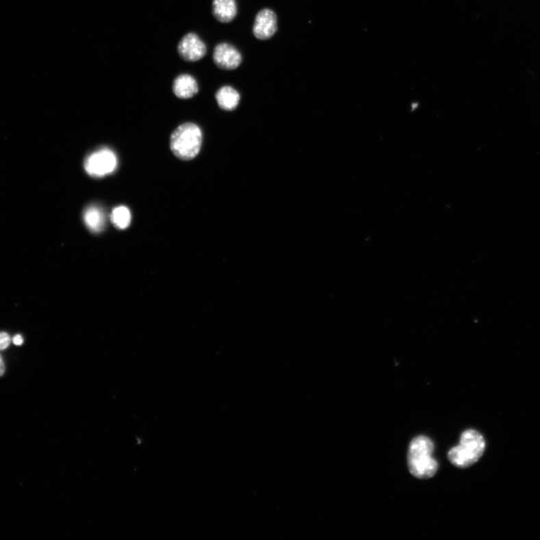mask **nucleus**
I'll return each instance as SVG.
<instances>
[{
  "mask_svg": "<svg viewBox=\"0 0 540 540\" xmlns=\"http://www.w3.org/2000/svg\"><path fill=\"white\" fill-rule=\"evenodd\" d=\"M434 450V443L426 436H417L411 441L408 465L411 474L416 478L427 480L436 474L438 463L433 458Z\"/></svg>",
  "mask_w": 540,
  "mask_h": 540,
  "instance_id": "1",
  "label": "nucleus"
},
{
  "mask_svg": "<svg viewBox=\"0 0 540 540\" xmlns=\"http://www.w3.org/2000/svg\"><path fill=\"white\" fill-rule=\"evenodd\" d=\"M486 441L479 432L467 429L461 434L457 447L450 450L448 457L450 463L459 468H467L474 465L486 450Z\"/></svg>",
  "mask_w": 540,
  "mask_h": 540,
  "instance_id": "2",
  "label": "nucleus"
},
{
  "mask_svg": "<svg viewBox=\"0 0 540 540\" xmlns=\"http://www.w3.org/2000/svg\"><path fill=\"white\" fill-rule=\"evenodd\" d=\"M202 131L196 124L187 123L179 126L170 137V149L179 159L190 161L201 151Z\"/></svg>",
  "mask_w": 540,
  "mask_h": 540,
  "instance_id": "3",
  "label": "nucleus"
},
{
  "mask_svg": "<svg viewBox=\"0 0 540 540\" xmlns=\"http://www.w3.org/2000/svg\"><path fill=\"white\" fill-rule=\"evenodd\" d=\"M116 167V156L112 151L107 148L94 152L84 162V168L87 173L97 178L112 174Z\"/></svg>",
  "mask_w": 540,
  "mask_h": 540,
  "instance_id": "4",
  "label": "nucleus"
},
{
  "mask_svg": "<svg viewBox=\"0 0 540 540\" xmlns=\"http://www.w3.org/2000/svg\"><path fill=\"white\" fill-rule=\"evenodd\" d=\"M178 53L184 60L195 62L205 57L207 47L201 38L194 33L188 34L178 44Z\"/></svg>",
  "mask_w": 540,
  "mask_h": 540,
  "instance_id": "5",
  "label": "nucleus"
},
{
  "mask_svg": "<svg viewBox=\"0 0 540 540\" xmlns=\"http://www.w3.org/2000/svg\"><path fill=\"white\" fill-rule=\"evenodd\" d=\"M242 60L240 52L229 43H220L215 48L214 61L219 68L231 71L240 66Z\"/></svg>",
  "mask_w": 540,
  "mask_h": 540,
  "instance_id": "6",
  "label": "nucleus"
},
{
  "mask_svg": "<svg viewBox=\"0 0 540 540\" xmlns=\"http://www.w3.org/2000/svg\"><path fill=\"white\" fill-rule=\"evenodd\" d=\"M277 31V14L270 9H263L256 15L253 34L260 40H268Z\"/></svg>",
  "mask_w": 540,
  "mask_h": 540,
  "instance_id": "7",
  "label": "nucleus"
},
{
  "mask_svg": "<svg viewBox=\"0 0 540 540\" xmlns=\"http://www.w3.org/2000/svg\"><path fill=\"white\" fill-rule=\"evenodd\" d=\"M173 90L177 97L181 99H189L198 92V84L192 75H181L176 78Z\"/></svg>",
  "mask_w": 540,
  "mask_h": 540,
  "instance_id": "8",
  "label": "nucleus"
},
{
  "mask_svg": "<svg viewBox=\"0 0 540 540\" xmlns=\"http://www.w3.org/2000/svg\"><path fill=\"white\" fill-rule=\"evenodd\" d=\"M213 14L219 22L223 23L231 22L237 14L236 0H214Z\"/></svg>",
  "mask_w": 540,
  "mask_h": 540,
  "instance_id": "9",
  "label": "nucleus"
},
{
  "mask_svg": "<svg viewBox=\"0 0 540 540\" xmlns=\"http://www.w3.org/2000/svg\"><path fill=\"white\" fill-rule=\"evenodd\" d=\"M216 99L220 108L231 112L238 106L240 95L237 90L231 86H224L216 92Z\"/></svg>",
  "mask_w": 540,
  "mask_h": 540,
  "instance_id": "10",
  "label": "nucleus"
},
{
  "mask_svg": "<svg viewBox=\"0 0 540 540\" xmlns=\"http://www.w3.org/2000/svg\"><path fill=\"white\" fill-rule=\"evenodd\" d=\"M84 222L92 232H100L104 229L105 217L103 209L97 206H90L83 214Z\"/></svg>",
  "mask_w": 540,
  "mask_h": 540,
  "instance_id": "11",
  "label": "nucleus"
},
{
  "mask_svg": "<svg viewBox=\"0 0 540 540\" xmlns=\"http://www.w3.org/2000/svg\"><path fill=\"white\" fill-rule=\"evenodd\" d=\"M111 219L116 228L126 229L128 228L131 221L130 211L127 207L124 206L116 207L112 211Z\"/></svg>",
  "mask_w": 540,
  "mask_h": 540,
  "instance_id": "12",
  "label": "nucleus"
},
{
  "mask_svg": "<svg viewBox=\"0 0 540 540\" xmlns=\"http://www.w3.org/2000/svg\"><path fill=\"white\" fill-rule=\"evenodd\" d=\"M12 342V339L9 334L5 332L0 333V351L9 348Z\"/></svg>",
  "mask_w": 540,
  "mask_h": 540,
  "instance_id": "13",
  "label": "nucleus"
},
{
  "mask_svg": "<svg viewBox=\"0 0 540 540\" xmlns=\"http://www.w3.org/2000/svg\"><path fill=\"white\" fill-rule=\"evenodd\" d=\"M14 346H21L23 344V339L21 335H14L12 339Z\"/></svg>",
  "mask_w": 540,
  "mask_h": 540,
  "instance_id": "14",
  "label": "nucleus"
},
{
  "mask_svg": "<svg viewBox=\"0 0 540 540\" xmlns=\"http://www.w3.org/2000/svg\"><path fill=\"white\" fill-rule=\"evenodd\" d=\"M5 371V365L3 361V359L0 355V377L3 376Z\"/></svg>",
  "mask_w": 540,
  "mask_h": 540,
  "instance_id": "15",
  "label": "nucleus"
}]
</instances>
